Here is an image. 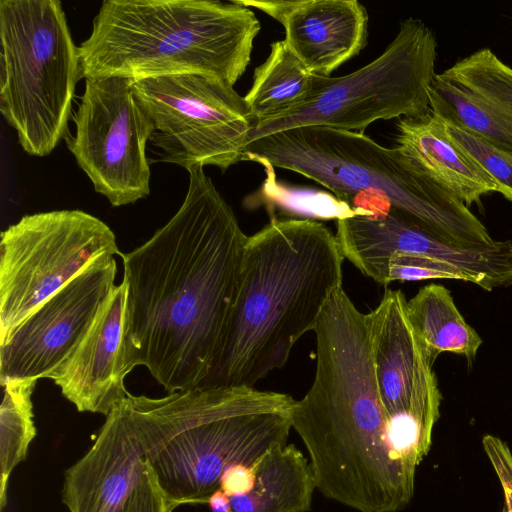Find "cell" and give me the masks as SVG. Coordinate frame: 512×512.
<instances>
[{"label": "cell", "instance_id": "cell-1", "mask_svg": "<svg viewBox=\"0 0 512 512\" xmlns=\"http://www.w3.org/2000/svg\"><path fill=\"white\" fill-rule=\"evenodd\" d=\"M176 214L120 253L128 288L127 348L165 391L197 388L220 353L240 285L248 236L204 173L188 171Z\"/></svg>", "mask_w": 512, "mask_h": 512}, {"label": "cell", "instance_id": "cell-2", "mask_svg": "<svg viewBox=\"0 0 512 512\" xmlns=\"http://www.w3.org/2000/svg\"><path fill=\"white\" fill-rule=\"evenodd\" d=\"M314 332L316 373L295 402L292 429L316 489L358 512H399L426 453L395 431L383 407L365 314L348 296H333Z\"/></svg>", "mask_w": 512, "mask_h": 512}, {"label": "cell", "instance_id": "cell-3", "mask_svg": "<svg viewBox=\"0 0 512 512\" xmlns=\"http://www.w3.org/2000/svg\"><path fill=\"white\" fill-rule=\"evenodd\" d=\"M343 260L336 236L316 220L274 218L248 236L223 344L199 387H254L282 368L342 286Z\"/></svg>", "mask_w": 512, "mask_h": 512}, {"label": "cell", "instance_id": "cell-4", "mask_svg": "<svg viewBox=\"0 0 512 512\" xmlns=\"http://www.w3.org/2000/svg\"><path fill=\"white\" fill-rule=\"evenodd\" d=\"M123 404L167 500L207 504L223 475L287 444L296 400L249 386L197 387Z\"/></svg>", "mask_w": 512, "mask_h": 512}, {"label": "cell", "instance_id": "cell-5", "mask_svg": "<svg viewBox=\"0 0 512 512\" xmlns=\"http://www.w3.org/2000/svg\"><path fill=\"white\" fill-rule=\"evenodd\" d=\"M260 30L236 0H106L79 46L82 77L201 74L234 86Z\"/></svg>", "mask_w": 512, "mask_h": 512}, {"label": "cell", "instance_id": "cell-6", "mask_svg": "<svg viewBox=\"0 0 512 512\" xmlns=\"http://www.w3.org/2000/svg\"><path fill=\"white\" fill-rule=\"evenodd\" d=\"M245 160L299 173L358 215H402L457 243L495 241L455 196L424 174L400 148L364 133L320 126L276 132L248 143Z\"/></svg>", "mask_w": 512, "mask_h": 512}, {"label": "cell", "instance_id": "cell-7", "mask_svg": "<svg viewBox=\"0 0 512 512\" xmlns=\"http://www.w3.org/2000/svg\"><path fill=\"white\" fill-rule=\"evenodd\" d=\"M0 111L24 152L49 155L66 136L82 77L59 0H0Z\"/></svg>", "mask_w": 512, "mask_h": 512}, {"label": "cell", "instance_id": "cell-8", "mask_svg": "<svg viewBox=\"0 0 512 512\" xmlns=\"http://www.w3.org/2000/svg\"><path fill=\"white\" fill-rule=\"evenodd\" d=\"M436 48L435 35L424 22L412 17L403 20L394 40L375 60L345 76L319 75L304 102L258 121L249 142L305 126L364 133L377 120L426 114L436 75Z\"/></svg>", "mask_w": 512, "mask_h": 512}, {"label": "cell", "instance_id": "cell-9", "mask_svg": "<svg viewBox=\"0 0 512 512\" xmlns=\"http://www.w3.org/2000/svg\"><path fill=\"white\" fill-rule=\"evenodd\" d=\"M120 253L112 229L82 210L34 213L10 225L0 242V345L94 260Z\"/></svg>", "mask_w": 512, "mask_h": 512}, {"label": "cell", "instance_id": "cell-10", "mask_svg": "<svg viewBox=\"0 0 512 512\" xmlns=\"http://www.w3.org/2000/svg\"><path fill=\"white\" fill-rule=\"evenodd\" d=\"M135 94L150 116L158 161L187 171L206 165L223 172L245 160L257 121L233 86L201 74L134 80Z\"/></svg>", "mask_w": 512, "mask_h": 512}, {"label": "cell", "instance_id": "cell-11", "mask_svg": "<svg viewBox=\"0 0 512 512\" xmlns=\"http://www.w3.org/2000/svg\"><path fill=\"white\" fill-rule=\"evenodd\" d=\"M76 132L67 142L95 191L114 207L133 204L150 193L146 145L153 122L123 77L85 79L73 117Z\"/></svg>", "mask_w": 512, "mask_h": 512}, {"label": "cell", "instance_id": "cell-12", "mask_svg": "<svg viewBox=\"0 0 512 512\" xmlns=\"http://www.w3.org/2000/svg\"><path fill=\"white\" fill-rule=\"evenodd\" d=\"M116 272L114 256H100L24 319L0 345L1 385L49 378L89 329Z\"/></svg>", "mask_w": 512, "mask_h": 512}, {"label": "cell", "instance_id": "cell-13", "mask_svg": "<svg viewBox=\"0 0 512 512\" xmlns=\"http://www.w3.org/2000/svg\"><path fill=\"white\" fill-rule=\"evenodd\" d=\"M336 225L335 236L343 257L373 280L389 258L418 255L471 274L486 291L512 285L511 240L461 244L394 212L348 216L338 219Z\"/></svg>", "mask_w": 512, "mask_h": 512}, {"label": "cell", "instance_id": "cell-14", "mask_svg": "<svg viewBox=\"0 0 512 512\" xmlns=\"http://www.w3.org/2000/svg\"><path fill=\"white\" fill-rule=\"evenodd\" d=\"M401 290L386 289L365 314L383 407L390 420L413 418L436 424L441 392L434 362L417 337Z\"/></svg>", "mask_w": 512, "mask_h": 512}, {"label": "cell", "instance_id": "cell-15", "mask_svg": "<svg viewBox=\"0 0 512 512\" xmlns=\"http://www.w3.org/2000/svg\"><path fill=\"white\" fill-rule=\"evenodd\" d=\"M128 288L115 286L70 356L49 376L80 412L107 416L124 399L128 358Z\"/></svg>", "mask_w": 512, "mask_h": 512}, {"label": "cell", "instance_id": "cell-16", "mask_svg": "<svg viewBox=\"0 0 512 512\" xmlns=\"http://www.w3.org/2000/svg\"><path fill=\"white\" fill-rule=\"evenodd\" d=\"M430 110L512 152V68L489 48L434 76Z\"/></svg>", "mask_w": 512, "mask_h": 512}, {"label": "cell", "instance_id": "cell-17", "mask_svg": "<svg viewBox=\"0 0 512 512\" xmlns=\"http://www.w3.org/2000/svg\"><path fill=\"white\" fill-rule=\"evenodd\" d=\"M236 2L278 21L292 52L316 75L330 77L367 44L368 14L357 0Z\"/></svg>", "mask_w": 512, "mask_h": 512}, {"label": "cell", "instance_id": "cell-18", "mask_svg": "<svg viewBox=\"0 0 512 512\" xmlns=\"http://www.w3.org/2000/svg\"><path fill=\"white\" fill-rule=\"evenodd\" d=\"M143 464L141 447L121 402L105 419L88 452L64 474L69 512H123Z\"/></svg>", "mask_w": 512, "mask_h": 512}, {"label": "cell", "instance_id": "cell-19", "mask_svg": "<svg viewBox=\"0 0 512 512\" xmlns=\"http://www.w3.org/2000/svg\"><path fill=\"white\" fill-rule=\"evenodd\" d=\"M397 147L433 182L468 208L481 197L502 190L452 138L446 122L429 110L396 124Z\"/></svg>", "mask_w": 512, "mask_h": 512}, {"label": "cell", "instance_id": "cell-20", "mask_svg": "<svg viewBox=\"0 0 512 512\" xmlns=\"http://www.w3.org/2000/svg\"><path fill=\"white\" fill-rule=\"evenodd\" d=\"M253 471L249 487L228 497V512L311 510L315 478L309 460L294 444L269 450L254 464Z\"/></svg>", "mask_w": 512, "mask_h": 512}, {"label": "cell", "instance_id": "cell-21", "mask_svg": "<svg viewBox=\"0 0 512 512\" xmlns=\"http://www.w3.org/2000/svg\"><path fill=\"white\" fill-rule=\"evenodd\" d=\"M406 309L411 326L433 362L443 352L462 355L469 363L474 360L482 339L465 321L446 287H422L407 300Z\"/></svg>", "mask_w": 512, "mask_h": 512}, {"label": "cell", "instance_id": "cell-22", "mask_svg": "<svg viewBox=\"0 0 512 512\" xmlns=\"http://www.w3.org/2000/svg\"><path fill=\"white\" fill-rule=\"evenodd\" d=\"M318 76L285 40L275 41L267 59L255 68L252 86L244 100L257 122L269 119L304 102L314 90Z\"/></svg>", "mask_w": 512, "mask_h": 512}, {"label": "cell", "instance_id": "cell-23", "mask_svg": "<svg viewBox=\"0 0 512 512\" xmlns=\"http://www.w3.org/2000/svg\"><path fill=\"white\" fill-rule=\"evenodd\" d=\"M36 380H11L4 383L0 406V504H6L8 480L22 462L36 435L32 394Z\"/></svg>", "mask_w": 512, "mask_h": 512}, {"label": "cell", "instance_id": "cell-24", "mask_svg": "<svg viewBox=\"0 0 512 512\" xmlns=\"http://www.w3.org/2000/svg\"><path fill=\"white\" fill-rule=\"evenodd\" d=\"M445 122L452 138L498 183L502 195L512 203V152L462 126Z\"/></svg>", "mask_w": 512, "mask_h": 512}, {"label": "cell", "instance_id": "cell-25", "mask_svg": "<svg viewBox=\"0 0 512 512\" xmlns=\"http://www.w3.org/2000/svg\"><path fill=\"white\" fill-rule=\"evenodd\" d=\"M427 279H452L478 286L480 284L476 277L453 265L418 255H397L389 258L374 281L386 286L393 281Z\"/></svg>", "mask_w": 512, "mask_h": 512}, {"label": "cell", "instance_id": "cell-26", "mask_svg": "<svg viewBox=\"0 0 512 512\" xmlns=\"http://www.w3.org/2000/svg\"><path fill=\"white\" fill-rule=\"evenodd\" d=\"M174 509L158 485L151 468L143 459L138 482L123 512H172Z\"/></svg>", "mask_w": 512, "mask_h": 512}, {"label": "cell", "instance_id": "cell-27", "mask_svg": "<svg viewBox=\"0 0 512 512\" xmlns=\"http://www.w3.org/2000/svg\"><path fill=\"white\" fill-rule=\"evenodd\" d=\"M482 445L502 486L505 500L502 512H512V453L506 442L493 435H485Z\"/></svg>", "mask_w": 512, "mask_h": 512}, {"label": "cell", "instance_id": "cell-28", "mask_svg": "<svg viewBox=\"0 0 512 512\" xmlns=\"http://www.w3.org/2000/svg\"><path fill=\"white\" fill-rule=\"evenodd\" d=\"M212 512H228L229 498L220 489L214 492L207 503Z\"/></svg>", "mask_w": 512, "mask_h": 512}]
</instances>
